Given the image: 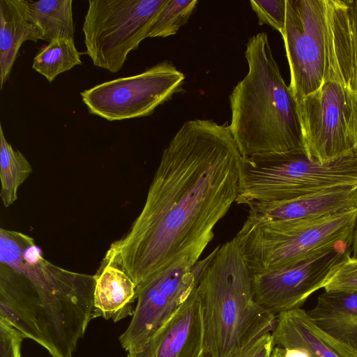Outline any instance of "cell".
<instances>
[{
    "label": "cell",
    "mask_w": 357,
    "mask_h": 357,
    "mask_svg": "<svg viewBox=\"0 0 357 357\" xmlns=\"http://www.w3.org/2000/svg\"><path fill=\"white\" fill-rule=\"evenodd\" d=\"M95 278L93 319L101 317L114 323L132 316L137 287L123 271L101 262Z\"/></svg>",
    "instance_id": "16"
},
{
    "label": "cell",
    "mask_w": 357,
    "mask_h": 357,
    "mask_svg": "<svg viewBox=\"0 0 357 357\" xmlns=\"http://www.w3.org/2000/svg\"><path fill=\"white\" fill-rule=\"evenodd\" d=\"M185 76L164 61L135 75L119 77L81 93L89 112L109 121L147 116L178 92Z\"/></svg>",
    "instance_id": "10"
},
{
    "label": "cell",
    "mask_w": 357,
    "mask_h": 357,
    "mask_svg": "<svg viewBox=\"0 0 357 357\" xmlns=\"http://www.w3.org/2000/svg\"><path fill=\"white\" fill-rule=\"evenodd\" d=\"M197 3V0H167L154 20L148 38L176 34L187 23Z\"/></svg>",
    "instance_id": "22"
},
{
    "label": "cell",
    "mask_w": 357,
    "mask_h": 357,
    "mask_svg": "<svg viewBox=\"0 0 357 357\" xmlns=\"http://www.w3.org/2000/svg\"><path fill=\"white\" fill-rule=\"evenodd\" d=\"M357 208L314 218L248 225L235 236L250 273L299 261L341 242L352 243Z\"/></svg>",
    "instance_id": "7"
},
{
    "label": "cell",
    "mask_w": 357,
    "mask_h": 357,
    "mask_svg": "<svg viewBox=\"0 0 357 357\" xmlns=\"http://www.w3.org/2000/svg\"><path fill=\"white\" fill-rule=\"evenodd\" d=\"M204 268L199 296L206 356L227 357L272 333L277 315L255 301L251 274L236 237L218 246Z\"/></svg>",
    "instance_id": "4"
},
{
    "label": "cell",
    "mask_w": 357,
    "mask_h": 357,
    "mask_svg": "<svg viewBox=\"0 0 357 357\" xmlns=\"http://www.w3.org/2000/svg\"><path fill=\"white\" fill-rule=\"evenodd\" d=\"M248 206L244 222L248 225L319 218L357 208V187H334L293 199Z\"/></svg>",
    "instance_id": "14"
},
{
    "label": "cell",
    "mask_w": 357,
    "mask_h": 357,
    "mask_svg": "<svg viewBox=\"0 0 357 357\" xmlns=\"http://www.w3.org/2000/svg\"><path fill=\"white\" fill-rule=\"evenodd\" d=\"M272 347V333H266L234 350L227 357H271Z\"/></svg>",
    "instance_id": "26"
},
{
    "label": "cell",
    "mask_w": 357,
    "mask_h": 357,
    "mask_svg": "<svg viewBox=\"0 0 357 357\" xmlns=\"http://www.w3.org/2000/svg\"><path fill=\"white\" fill-rule=\"evenodd\" d=\"M81 63L74 38H58L38 52L33 58L32 68L52 82L59 74Z\"/></svg>",
    "instance_id": "21"
},
{
    "label": "cell",
    "mask_w": 357,
    "mask_h": 357,
    "mask_svg": "<svg viewBox=\"0 0 357 357\" xmlns=\"http://www.w3.org/2000/svg\"><path fill=\"white\" fill-rule=\"evenodd\" d=\"M350 47L326 45L321 86L295 103L303 149L324 163L357 148V95Z\"/></svg>",
    "instance_id": "5"
},
{
    "label": "cell",
    "mask_w": 357,
    "mask_h": 357,
    "mask_svg": "<svg viewBox=\"0 0 357 357\" xmlns=\"http://www.w3.org/2000/svg\"><path fill=\"white\" fill-rule=\"evenodd\" d=\"M248 71L229 95L231 135L243 157L303 148L296 105L266 33L246 45Z\"/></svg>",
    "instance_id": "3"
},
{
    "label": "cell",
    "mask_w": 357,
    "mask_h": 357,
    "mask_svg": "<svg viewBox=\"0 0 357 357\" xmlns=\"http://www.w3.org/2000/svg\"><path fill=\"white\" fill-rule=\"evenodd\" d=\"M167 0H89L82 31L94 66L119 71L128 54L148 38Z\"/></svg>",
    "instance_id": "8"
},
{
    "label": "cell",
    "mask_w": 357,
    "mask_h": 357,
    "mask_svg": "<svg viewBox=\"0 0 357 357\" xmlns=\"http://www.w3.org/2000/svg\"><path fill=\"white\" fill-rule=\"evenodd\" d=\"M351 254H352V257L357 258V219L353 235Z\"/></svg>",
    "instance_id": "29"
},
{
    "label": "cell",
    "mask_w": 357,
    "mask_h": 357,
    "mask_svg": "<svg viewBox=\"0 0 357 357\" xmlns=\"http://www.w3.org/2000/svg\"><path fill=\"white\" fill-rule=\"evenodd\" d=\"M250 3L257 16L259 24H267L280 33L282 32L286 18V0H252Z\"/></svg>",
    "instance_id": "24"
},
{
    "label": "cell",
    "mask_w": 357,
    "mask_h": 357,
    "mask_svg": "<svg viewBox=\"0 0 357 357\" xmlns=\"http://www.w3.org/2000/svg\"><path fill=\"white\" fill-rule=\"evenodd\" d=\"M210 241H202L178 256L162 271L137 287V301L130 324L119 336L127 352L141 350L196 287L213 255L202 261L200 255Z\"/></svg>",
    "instance_id": "9"
},
{
    "label": "cell",
    "mask_w": 357,
    "mask_h": 357,
    "mask_svg": "<svg viewBox=\"0 0 357 357\" xmlns=\"http://www.w3.org/2000/svg\"><path fill=\"white\" fill-rule=\"evenodd\" d=\"M242 158L229 124L184 123L163 151L141 212L102 261L139 287L192 246L211 242L237 199Z\"/></svg>",
    "instance_id": "1"
},
{
    "label": "cell",
    "mask_w": 357,
    "mask_h": 357,
    "mask_svg": "<svg viewBox=\"0 0 357 357\" xmlns=\"http://www.w3.org/2000/svg\"><path fill=\"white\" fill-rule=\"evenodd\" d=\"M126 357H206L199 296L196 287L139 351Z\"/></svg>",
    "instance_id": "13"
},
{
    "label": "cell",
    "mask_w": 357,
    "mask_h": 357,
    "mask_svg": "<svg viewBox=\"0 0 357 357\" xmlns=\"http://www.w3.org/2000/svg\"><path fill=\"white\" fill-rule=\"evenodd\" d=\"M273 345L301 347L316 357H357V351L319 328L302 308L277 315Z\"/></svg>",
    "instance_id": "15"
},
{
    "label": "cell",
    "mask_w": 357,
    "mask_h": 357,
    "mask_svg": "<svg viewBox=\"0 0 357 357\" xmlns=\"http://www.w3.org/2000/svg\"><path fill=\"white\" fill-rule=\"evenodd\" d=\"M351 243L341 242L296 262L250 273L256 302L275 315L301 308L312 294L323 288L331 267L351 252Z\"/></svg>",
    "instance_id": "12"
},
{
    "label": "cell",
    "mask_w": 357,
    "mask_h": 357,
    "mask_svg": "<svg viewBox=\"0 0 357 357\" xmlns=\"http://www.w3.org/2000/svg\"><path fill=\"white\" fill-rule=\"evenodd\" d=\"M323 288L325 291L357 290V258L347 253L331 267Z\"/></svg>",
    "instance_id": "23"
},
{
    "label": "cell",
    "mask_w": 357,
    "mask_h": 357,
    "mask_svg": "<svg viewBox=\"0 0 357 357\" xmlns=\"http://www.w3.org/2000/svg\"><path fill=\"white\" fill-rule=\"evenodd\" d=\"M28 15L40 40L74 38L72 0L27 1Z\"/></svg>",
    "instance_id": "19"
},
{
    "label": "cell",
    "mask_w": 357,
    "mask_h": 357,
    "mask_svg": "<svg viewBox=\"0 0 357 357\" xmlns=\"http://www.w3.org/2000/svg\"><path fill=\"white\" fill-rule=\"evenodd\" d=\"M290 70L289 88L294 102L315 91L325 69V0H286L280 33Z\"/></svg>",
    "instance_id": "11"
},
{
    "label": "cell",
    "mask_w": 357,
    "mask_h": 357,
    "mask_svg": "<svg viewBox=\"0 0 357 357\" xmlns=\"http://www.w3.org/2000/svg\"><path fill=\"white\" fill-rule=\"evenodd\" d=\"M354 51L353 85L357 95V0L349 1Z\"/></svg>",
    "instance_id": "27"
},
{
    "label": "cell",
    "mask_w": 357,
    "mask_h": 357,
    "mask_svg": "<svg viewBox=\"0 0 357 357\" xmlns=\"http://www.w3.org/2000/svg\"><path fill=\"white\" fill-rule=\"evenodd\" d=\"M0 318L52 357H73L93 319L94 275L44 258L34 239L0 229Z\"/></svg>",
    "instance_id": "2"
},
{
    "label": "cell",
    "mask_w": 357,
    "mask_h": 357,
    "mask_svg": "<svg viewBox=\"0 0 357 357\" xmlns=\"http://www.w3.org/2000/svg\"><path fill=\"white\" fill-rule=\"evenodd\" d=\"M271 357H316L310 350L301 347H272Z\"/></svg>",
    "instance_id": "28"
},
{
    "label": "cell",
    "mask_w": 357,
    "mask_h": 357,
    "mask_svg": "<svg viewBox=\"0 0 357 357\" xmlns=\"http://www.w3.org/2000/svg\"><path fill=\"white\" fill-rule=\"evenodd\" d=\"M307 314L321 331L357 351V290L325 291Z\"/></svg>",
    "instance_id": "17"
},
{
    "label": "cell",
    "mask_w": 357,
    "mask_h": 357,
    "mask_svg": "<svg viewBox=\"0 0 357 357\" xmlns=\"http://www.w3.org/2000/svg\"><path fill=\"white\" fill-rule=\"evenodd\" d=\"M24 339L17 328L0 318V357H21Z\"/></svg>",
    "instance_id": "25"
},
{
    "label": "cell",
    "mask_w": 357,
    "mask_h": 357,
    "mask_svg": "<svg viewBox=\"0 0 357 357\" xmlns=\"http://www.w3.org/2000/svg\"><path fill=\"white\" fill-rule=\"evenodd\" d=\"M340 186L357 187V148L320 163L303 148L243 157L237 204L293 199Z\"/></svg>",
    "instance_id": "6"
},
{
    "label": "cell",
    "mask_w": 357,
    "mask_h": 357,
    "mask_svg": "<svg viewBox=\"0 0 357 357\" xmlns=\"http://www.w3.org/2000/svg\"><path fill=\"white\" fill-rule=\"evenodd\" d=\"M40 35L28 15L27 1L0 0V82L7 81L22 43Z\"/></svg>",
    "instance_id": "18"
},
{
    "label": "cell",
    "mask_w": 357,
    "mask_h": 357,
    "mask_svg": "<svg viewBox=\"0 0 357 357\" xmlns=\"http://www.w3.org/2000/svg\"><path fill=\"white\" fill-rule=\"evenodd\" d=\"M33 172V168L23 153L15 150L7 142L0 125V196L8 207L17 199L19 187Z\"/></svg>",
    "instance_id": "20"
}]
</instances>
